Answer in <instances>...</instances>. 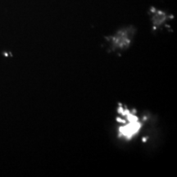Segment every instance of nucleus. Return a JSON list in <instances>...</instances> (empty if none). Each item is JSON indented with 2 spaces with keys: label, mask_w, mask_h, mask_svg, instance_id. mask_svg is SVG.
Wrapping results in <instances>:
<instances>
[{
  "label": "nucleus",
  "mask_w": 177,
  "mask_h": 177,
  "mask_svg": "<svg viewBox=\"0 0 177 177\" xmlns=\"http://www.w3.org/2000/svg\"><path fill=\"white\" fill-rule=\"evenodd\" d=\"M117 136L125 142H130L139 136L143 128V120L134 109L120 104L117 107Z\"/></svg>",
  "instance_id": "obj_1"
},
{
  "label": "nucleus",
  "mask_w": 177,
  "mask_h": 177,
  "mask_svg": "<svg viewBox=\"0 0 177 177\" xmlns=\"http://www.w3.org/2000/svg\"><path fill=\"white\" fill-rule=\"evenodd\" d=\"M135 30L134 28L126 27L117 30L113 35L107 38L109 49L112 51H126L133 42Z\"/></svg>",
  "instance_id": "obj_2"
},
{
  "label": "nucleus",
  "mask_w": 177,
  "mask_h": 177,
  "mask_svg": "<svg viewBox=\"0 0 177 177\" xmlns=\"http://www.w3.org/2000/svg\"><path fill=\"white\" fill-rule=\"evenodd\" d=\"M152 12H153L152 21H153V24H154L155 27H158V26L162 25L167 19V16L163 12L158 11V10H156V9H154Z\"/></svg>",
  "instance_id": "obj_3"
}]
</instances>
